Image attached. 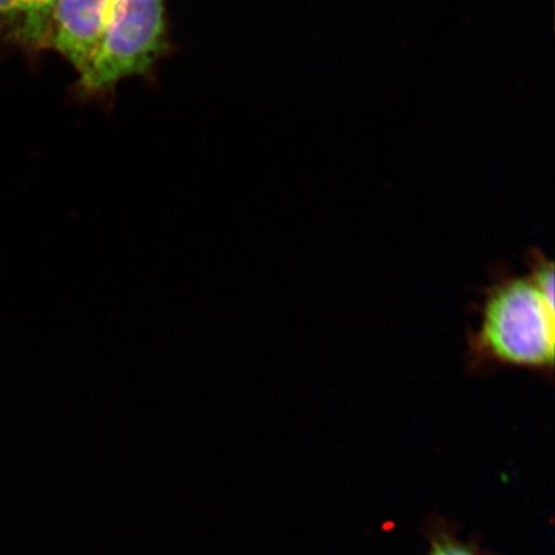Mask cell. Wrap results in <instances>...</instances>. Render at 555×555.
Returning <instances> with one entry per match:
<instances>
[{
  "label": "cell",
  "instance_id": "5",
  "mask_svg": "<svg viewBox=\"0 0 555 555\" xmlns=\"http://www.w3.org/2000/svg\"><path fill=\"white\" fill-rule=\"evenodd\" d=\"M527 267L529 276L543 294L547 301L554 304V263L538 248H531L527 254Z\"/></svg>",
  "mask_w": 555,
  "mask_h": 555
},
{
  "label": "cell",
  "instance_id": "2",
  "mask_svg": "<svg viewBox=\"0 0 555 555\" xmlns=\"http://www.w3.org/2000/svg\"><path fill=\"white\" fill-rule=\"evenodd\" d=\"M168 50L164 0H114L106 34L80 85L88 92L147 74Z\"/></svg>",
  "mask_w": 555,
  "mask_h": 555
},
{
  "label": "cell",
  "instance_id": "1",
  "mask_svg": "<svg viewBox=\"0 0 555 555\" xmlns=\"http://www.w3.org/2000/svg\"><path fill=\"white\" fill-rule=\"evenodd\" d=\"M554 309L529 274L498 270L483 291L478 324L467 339L470 370L512 366L552 377Z\"/></svg>",
  "mask_w": 555,
  "mask_h": 555
},
{
  "label": "cell",
  "instance_id": "4",
  "mask_svg": "<svg viewBox=\"0 0 555 555\" xmlns=\"http://www.w3.org/2000/svg\"><path fill=\"white\" fill-rule=\"evenodd\" d=\"M55 0H21V21L16 31L30 48L48 47Z\"/></svg>",
  "mask_w": 555,
  "mask_h": 555
},
{
  "label": "cell",
  "instance_id": "7",
  "mask_svg": "<svg viewBox=\"0 0 555 555\" xmlns=\"http://www.w3.org/2000/svg\"><path fill=\"white\" fill-rule=\"evenodd\" d=\"M21 21V0H0V26H15L17 31Z\"/></svg>",
  "mask_w": 555,
  "mask_h": 555
},
{
  "label": "cell",
  "instance_id": "3",
  "mask_svg": "<svg viewBox=\"0 0 555 555\" xmlns=\"http://www.w3.org/2000/svg\"><path fill=\"white\" fill-rule=\"evenodd\" d=\"M113 4L114 0H55L48 47L64 55L80 78L100 51Z\"/></svg>",
  "mask_w": 555,
  "mask_h": 555
},
{
  "label": "cell",
  "instance_id": "6",
  "mask_svg": "<svg viewBox=\"0 0 555 555\" xmlns=\"http://www.w3.org/2000/svg\"><path fill=\"white\" fill-rule=\"evenodd\" d=\"M427 555H483L478 547L453 535L448 531L437 530L431 535Z\"/></svg>",
  "mask_w": 555,
  "mask_h": 555
}]
</instances>
